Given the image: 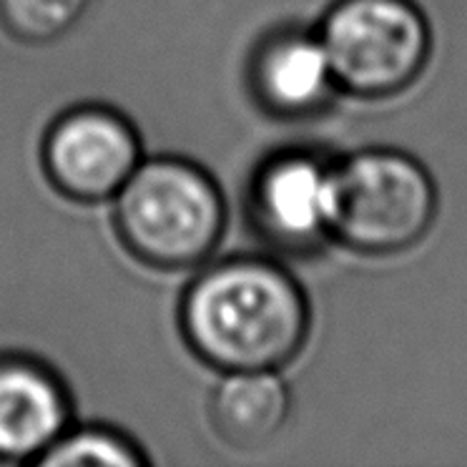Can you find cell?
Masks as SVG:
<instances>
[{
  "label": "cell",
  "instance_id": "cell-1",
  "mask_svg": "<svg viewBox=\"0 0 467 467\" xmlns=\"http://www.w3.org/2000/svg\"><path fill=\"white\" fill-rule=\"evenodd\" d=\"M179 325L193 355L222 375L282 369L305 349L312 309L289 269L265 256H232L186 286Z\"/></svg>",
  "mask_w": 467,
  "mask_h": 467
},
{
  "label": "cell",
  "instance_id": "cell-2",
  "mask_svg": "<svg viewBox=\"0 0 467 467\" xmlns=\"http://www.w3.org/2000/svg\"><path fill=\"white\" fill-rule=\"evenodd\" d=\"M113 226L123 249L161 272L202 266L226 229L219 183L182 156L143 159L113 196Z\"/></svg>",
  "mask_w": 467,
  "mask_h": 467
},
{
  "label": "cell",
  "instance_id": "cell-3",
  "mask_svg": "<svg viewBox=\"0 0 467 467\" xmlns=\"http://www.w3.org/2000/svg\"><path fill=\"white\" fill-rule=\"evenodd\" d=\"M437 183L400 149H365L332 161V242L365 256L402 254L437 219Z\"/></svg>",
  "mask_w": 467,
  "mask_h": 467
},
{
  "label": "cell",
  "instance_id": "cell-4",
  "mask_svg": "<svg viewBox=\"0 0 467 467\" xmlns=\"http://www.w3.org/2000/svg\"><path fill=\"white\" fill-rule=\"evenodd\" d=\"M339 93L392 99L425 73L432 31L415 0H337L317 26Z\"/></svg>",
  "mask_w": 467,
  "mask_h": 467
},
{
  "label": "cell",
  "instance_id": "cell-5",
  "mask_svg": "<svg viewBox=\"0 0 467 467\" xmlns=\"http://www.w3.org/2000/svg\"><path fill=\"white\" fill-rule=\"evenodd\" d=\"M46 179L68 202H113L143 161L139 131L109 106H76L51 123L41 146Z\"/></svg>",
  "mask_w": 467,
  "mask_h": 467
},
{
  "label": "cell",
  "instance_id": "cell-6",
  "mask_svg": "<svg viewBox=\"0 0 467 467\" xmlns=\"http://www.w3.org/2000/svg\"><path fill=\"white\" fill-rule=\"evenodd\" d=\"M249 219L285 254L305 256L332 242V161L306 149L272 153L249 183Z\"/></svg>",
  "mask_w": 467,
  "mask_h": 467
},
{
  "label": "cell",
  "instance_id": "cell-7",
  "mask_svg": "<svg viewBox=\"0 0 467 467\" xmlns=\"http://www.w3.org/2000/svg\"><path fill=\"white\" fill-rule=\"evenodd\" d=\"M246 78L256 106L285 121L322 113L339 93L319 33L296 26L276 28L256 43Z\"/></svg>",
  "mask_w": 467,
  "mask_h": 467
},
{
  "label": "cell",
  "instance_id": "cell-8",
  "mask_svg": "<svg viewBox=\"0 0 467 467\" xmlns=\"http://www.w3.org/2000/svg\"><path fill=\"white\" fill-rule=\"evenodd\" d=\"M71 427V395L48 365L0 357V462H33Z\"/></svg>",
  "mask_w": 467,
  "mask_h": 467
},
{
  "label": "cell",
  "instance_id": "cell-9",
  "mask_svg": "<svg viewBox=\"0 0 467 467\" xmlns=\"http://www.w3.org/2000/svg\"><path fill=\"white\" fill-rule=\"evenodd\" d=\"M292 412V392L279 369L223 372L209 400L213 432L234 450L269 445Z\"/></svg>",
  "mask_w": 467,
  "mask_h": 467
},
{
  "label": "cell",
  "instance_id": "cell-10",
  "mask_svg": "<svg viewBox=\"0 0 467 467\" xmlns=\"http://www.w3.org/2000/svg\"><path fill=\"white\" fill-rule=\"evenodd\" d=\"M149 460L133 440L106 425H83L66 430L36 465L41 467H139Z\"/></svg>",
  "mask_w": 467,
  "mask_h": 467
},
{
  "label": "cell",
  "instance_id": "cell-11",
  "mask_svg": "<svg viewBox=\"0 0 467 467\" xmlns=\"http://www.w3.org/2000/svg\"><path fill=\"white\" fill-rule=\"evenodd\" d=\"M88 0H0V28L13 41L48 46L71 31Z\"/></svg>",
  "mask_w": 467,
  "mask_h": 467
}]
</instances>
